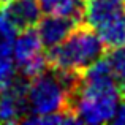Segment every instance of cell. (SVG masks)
<instances>
[{
  "instance_id": "obj_13",
  "label": "cell",
  "mask_w": 125,
  "mask_h": 125,
  "mask_svg": "<svg viewBox=\"0 0 125 125\" xmlns=\"http://www.w3.org/2000/svg\"><path fill=\"white\" fill-rule=\"evenodd\" d=\"M106 59H108V62H109V65L113 67L117 79L125 78V44L111 49V52L108 54Z\"/></svg>"
},
{
  "instance_id": "obj_16",
  "label": "cell",
  "mask_w": 125,
  "mask_h": 125,
  "mask_svg": "<svg viewBox=\"0 0 125 125\" xmlns=\"http://www.w3.org/2000/svg\"><path fill=\"white\" fill-rule=\"evenodd\" d=\"M11 2V0H0V8H2V6H5L6 3H10Z\"/></svg>"
},
{
  "instance_id": "obj_6",
  "label": "cell",
  "mask_w": 125,
  "mask_h": 125,
  "mask_svg": "<svg viewBox=\"0 0 125 125\" xmlns=\"http://www.w3.org/2000/svg\"><path fill=\"white\" fill-rule=\"evenodd\" d=\"M81 22L83 21H78L74 18L46 14L37 24V32H38V37H40L41 43H43V48L51 49L54 46L60 44Z\"/></svg>"
},
{
  "instance_id": "obj_14",
  "label": "cell",
  "mask_w": 125,
  "mask_h": 125,
  "mask_svg": "<svg viewBox=\"0 0 125 125\" xmlns=\"http://www.w3.org/2000/svg\"><path fill=\"white\" fill-rule=\"evenodd\" d=\"M111 122H114L117 125H125V100H124V103L117 104L116 113H114V117Z\"/></svg>"
},
{
  "instance_id": "obj_4",
  "label": "cell",
  "mask_w": 125,
  "mask_h": 125,
  "mask_svg": "<svg viewBox=\"0 0 125 125\" xmlns=\"http://www.w3.org/2000/svg\"><path fill=\"white\" fill-rule=\"evenodd\" d=\"M11 55L21 76L32 79L49 68L48 54H44L43 43L35 27L19 30L14 37Z\"/></svg>"
},
{
  "instance_id": "obj_11",
  "label": "cell",
  "mask_w": 125,
  "mask_h": 125,
  "mask_svg": "<svg viewBox=\"0 0 125 125\" xmlns=\"http://www.w3.org/2000/svg\"><path fill=\"white\" fill-rule=\"evenodd\" d=\"M16 33H18V30L14 29V25L8 21V18L3 13H0V57L11 54Z\"/></svg>"
},
{
  "instance_id": "obj_5",
  "label": "cell",
  "mask_w": 125,
  "mask_h": 125,
  "mask_svg": "<svg viewBox=\"0 0 125 125\" xmlns=\"http://www.w3.org/2000/svg\"><path fill=\"white\" fill-rule=\"evenodd\" d=\"M29 79L19 74L8 89L0 90V124L22 122L29 114L27 104Z\"/></svg>"
},
{
  "instance_id": "obj_7",
  "label": "cell",
  "mask_w": 125,
  "mask_h": 125,
  "mask_svg": "<svg viewBox=\"0 0 125 125\" xmlns=\"http://www.w3.org/2000/svg\"><path fill=\"white\" fill-rule=\"evenodd\" d=\"M0 13L8 18L18 32L35 27L41 19V8L38 0H11L0 8Z\"/></svg>"
},
{
  "instance_id": "obj_9",
  "label": "cell",
  "mask_w": 125,
  "mask_h": 125,
  "mask_svg": "<svg viewBox=\"0 0 125 125\" xmlns=\"http://www.w3.org/2000/svg\"><path fill=\"white\" fill-rule=\"evenodd\" d=\"M98 37L108 49H114L125 44V11L108 19L95 29Z\"/></svg>"
},
{
  "instance_id": "obj_15",
  "label": "cell",
  "mask_w": 125,
  "mask_h": 125,
  "mask_svg": "<svg viewBox=\"0 0 125 125\" xmlns=\"http://www.w3.org/2000/svg\"><path fill=\"white\" fill-rule=\"evenodd\" d=\"M119 94H120V98L125 100V78L119 81Z\"/></svg>"
},
{
  "instance_id": "obj_10",
  "label": "cell",
  "mask_w": 125,
  "mask_h": 125,
  "mask_svg": "<svg viewBox=\"0 0 125 125\" xmlns=\"http://www.w3.org/2000/svg\"><path fill=\"white\" fill-rule=\"evenodd\" d=\"M41 13L54 16H67L83 21L85 0H38Z\"/></svg>"
},
{
  "instance_id": "obj_2",
  "label": "cell",
  "mask_w": 125,
  "mask_h": 125,
  "mask_svg": "<svg viewBox=\"0 0 125 125\" xmlns=\"http://www.w3.org/2000/svg\"><path fill=\"white\" fill-rule=\"evenodd\" d=\"M81 79V73L60 71L49 67L41 74L29 79L27 116H48L70 111L71 98Z\"/></svg>"
},
{
  "instance_id": "obj_12",
  "label": "cell",
  "mask_w": 125,
  "mask_h": 125,
  "mask_svg": "<svg viewBox=\"0 0 125 125\" xmlns=\"http://www.w3.org/2000/svg\"><path fill=\"white\" fill-rule=\"evenodd\" d=\"M18 79V67L10 55L0 57V90H5Z\"/></svg>"
},
{
  "instance_id": "obj_8",
  "label": "cell",
  "mask_w": 125,
  "mask_h": 125,
  "mask_svg": "<svg viewBox=\"0 0 125 125\" xmlns=\"http://www.w3.org/2000/svg\"><path fill=\"white\" fill-rule=\"evenodd\" d=\"M125 11V0H85L83 22L95 29Z\"/></svg>"
},
{
  "instance_id": "obj_3",
  "label": "cell",
  "mask_w": 125,
  "mask_h": 125,
  "mask_svg": "<svg viewBox=\"0 0 125 125\" xmlns=\"http://www.w3.org/2000/svg\"><path fill=\"white\" fill-rule=\"evenodd\" d=\"M101 38L92 27L81 22L60 44L48 49L49 67L60 71L83 73L98 59L104 57Z\"/></svg>"
},
{
  "instance_id": "obj_1",
  "label": "cell",
  "mask_w": 125,
  "mask_h": 125,
  "mask_svg": "<svg viewBox=\"0 0 125 125\" xmlns=\"http://www.w3.org/2000/svg\"><path fill=\"white\" fill-rule=\"evenodd\" d=\"M119 98L117 76L108 59L101 57L81 73L70 109L78 124H106L113 120Z\"/></svg>"
}]
</instances>
